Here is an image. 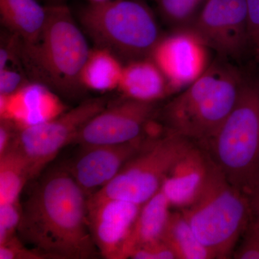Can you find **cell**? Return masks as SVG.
Returning a JSON list of instances; mask_svg holds the SVG:
<instances>
[{"mask_svg": "<svg viewBox=\"0 0 259 259\" xmlns=\"http://www.w3.org/2000/svg\"><path fill=\"white\" fill-rule=\"evenodd\" d=\"M236 259H259V229L248 226L241 245L233 253Z\"/></svg>", "mask_w": 259, "mask_h": 259, "instance_id": "26", "label": "cell"}, {"mask_svg": "<svg viewBox=\"0 0 259 259\" xmlns=\"http://www.w3.org/2000/svg\"><path fill=\"white\" fill-rule=\"evenodd\" d=\"M192 144L164 127L150 132L146 144L117 176L89 197L122 199L142 205L161 190L172 166Z\"/></svg>", "mask_w": 259, "mask_h": 259, "instance_id": "7", "label": "cell"}, {"mask_svg": "<svg viewBox=\"0 0 259 259\" xmlns=\"http://www.w3.org/2000/svg\"><path fill=\"white\" fill-rule=\"evenodd\" d=\"M161 239L174 250L177 259H213L181 210L170 212Z\"/></svg>", "mask_w": 259, "mask_h": 259, "instance_id": "20", "label": "cell"}, {"mask_svg": "<svg viewBox=\"0 0 259 259\" xmlns=\"http://www.w3.org/2000/svg\"><path fill=\"white\" fill-rule=\"evenodd\" d=\"M65 110L59 97L41 83L28 82L11 95H0V120L11 121L18 130L52 120Z\"/></svg>", "mask_w": 259, "mask_h": 259, "instance_id": "14", "label": "cell"}, {"mask_svg": "<svg viewBox=\"0 0 259 259\" xmlns=\"http://www.w3.org/2000/svg\"><path fill=\"white\" fill-rule=\"evenodd\" d=\"M107 104L105 98L90 99L52 120L19 130L10 148L28 161L35 178L64 146L74 143L85 124L105 110Z\"/></svg>", "mask_w": 259, "mask_h": 259, "instance_id": "8", "label": "cell"}, {"mask_svg": "<svg viewBox=\"0 0 259 259\" xmlns=\"http://www.w3.org/2000/svg\"><path fill=\"white\" fill-rule=\"evenodd\" d=\"M123 66L111 51L97 47L90 49L80 73V84L83 88L97 92L117 89Z\"/></svg>", "mask_w": 259, "mask_h": 259, "instance_id": "19", "label": "cell"}, {"mask_svg": "<svg viewBox=\"0 0 259 259\" xmlns=\"http://www.w3.org/2000/svg\"><path fill=\"white\" fill-rule=\"evenodd\" d=\"M249 18V32L251 47L259 49V0H246Z\"/></svg>", "mask_w": 259, "mask_h": 259, "instance_id": "28", "label": "cell"}, {"mask_svg": "<svg viewBox=\"0 0 259 259\" xmlns=\"http://www.w3.org/2000/svg\"><path fill=\"white\" fill-rule=\"evenodd\" d=\"M88 198L67 168L47 172L22 204L19 237L52 259L101 256L89 227Z\"/></svg>", "mask_w": 259, "mask_h": 259, "instance_id": "1", "label": "cell"}, {"mask_svg": "<svg viewBox=\"0 0 259 259\" xmlns=\"http://www.w3.org/2000/svg\"><path fill=\"white\" fill-rule=\"evenodd\" d=\"M247 78L220 58L159 112L165 129L205 147L230 115Z\"/></svg>", "mask_w": 259, "mask_h": 259, "instance_id": "2", "label": "cell"}, {"mask_svg": "<svg viewBox=\"0 0 259 259\" xmlns=\"http://www.w3.org/2000/svg\"><path fill=\"white\" fill-rule=\"evenodd\" d=\"M148 136L149 133L124 144L81 147V153L67 169L90 196L117 176L124 165L143 148Z\"/></svg>", "mask_w": 259, "mask_h": 259, "instance_id": "13", "label": "cell"}, {"mask_svg": "<svg viewBox=\"0 0 259 259\" xmlns=\"http://www.w3.org/2000/svg\"><path fill=\"white\" fill-rule=\"evenodd\" d=\"M191 28L226 60L241 61L252 48L246 0H206Z\"/></svg>", "mask_w": 259, "mask_h": 259, "instance_id": "9", "label": "cell"}, {"mask_svg": "<svg viewBox=\"0 0 259 259\" xmlns=\"http://www.w3.org/2000/svg\"><path fill=\"white\" fill-rule=\"evenodd\" d=\"M171 206L161 190L142 204L122 247L120 259L128 258L131 252L136 248L161 240Z\"/></svg>", "mask_w": 259, "mask_h": 259, "instance_id": "17", "label": "cell"}, {"mask_svg": "<svg viewBox=\"0 0 259 259\" xmlns=\"http://www.w3.org/2000/svg\"><path fill=\"white\" fill-rule=\"evenodd\" d=\"M79 20L97 47L127 62L150 57L162 37L153 12L139 0L90 3Z\"/></svg>", "mask_w": 259, "mask_h": 259, "instance_id": "6", "label": "cell"}, {"mask_svg": "<svg viewBox=\"0 0 259 259\" xmlns=\"http://www.w3.org/2000/svg\"><path fill=\"white\" fill-rule=\"evenodd\" d=\"M162 19L174 29L193 24L206 0H156Z\"/></svg>", "mask_w": 259, "mask_h": 259, "instance_id": "22", "label": "cell"}, {"mask_svg": "<svg viewBox=\"0 0 259 259\" xmlns=\"http://www.w3.org/2000/svg\"><path fill=\"white\" fill-rule=\"evenodd\" d=\"M209 47L194 29H174L162 36L151 59L164 75L171 94L179 93L208 69Z\"/></svg>", "mask_w": 259, "mask_h": 259, "instance_id": "11", "label": "cell"}, {"mask_svg": "<svg viewBox=\"0 0 259 259\" xmlns=\"http://www.w3.org/2000/svg\"><path fill=\"white\" fill-rule=\"evenodd\" d=\"M20 237L15 236L0 245V259H52L50 255L36 248H29Z\"/></svg>", "mask_w": 259, "mask_h": 259, "instance_id": "24", "label": "cell"}, {"mask_svg": "<svg viewBox=\"0 0 259 259\" xmlns=\"http://www.w3.org/2000/svg\"><path fill=\"white\" fill-rule=\"evenodd\" d=\"M117 90L125 98L158 102L171 95L164 75L151 57L124 65Z\"/></svg>", "mask_w": 259, "mask_h": 259, "instance_id": "16", "label": "cell"}, {"mask_svg": "<svg viewBox=\"0 0 259 259\" xmlns=\"http://www.w3.org/2000/svg\"><path fill=\"white\" fill-rule=\"evenodd\" d=\"M180 209L213 259L231 258L249 226L248 196L232 185L212 158L202 189Z\"/></svg>", "mask_w": 259, "mask_h": 259, "instance_id": "4", "label": "cell"}, {"mask_svg": "<svg viewBox=\"0 0 259 259\" xmlns=\"http://www.w3.org/2000/svg\"><path fill=\"white\" fill-rule=\"evenodd\" d=\"M157 102L125 98L107 107L79 131L74 143L81 147L124 144L147 134L158 115Z\"/></svg>", "mask_w": 259, "mask_h": 259, "instance_id": "10", "label": "cell"}, {"mask_svg": "<svg viewBox=\"0 0 259 259\" xmlns=\"http://www.w3.org/2000/svg\"><path fill=\"white\" fill-rule=\"evenodd\" d=\"M141 206L122 199L89 197V227L102 257L120 259Z\"/></svg>", "mask_w": 259, "mask_h": 259, "instance_id": "12", "label": "cell"}, {"mask_svg": "<svg viewBox=\"0 0 259 259\" xmlns=\"http://www.w3.org/2000/svg\"><path fill=\"white\" fill-rule=\"evenodd\" d=\"M204 148L232 185L249 195L259 183V82L246 79L233 110Z\"/></svg>", "mask_w": 259, "mask_h": 259, "instance_id": "5", "label": "cell"}, {"mask_svg": "<svg viewBox=\"0 0 259 259\" xmlns=\"http://www.w3.org/2000/svg\"><path fill=\"white\" fill-rule=\"evenodd\" d=\"M32 179L28 161L14 148H10L0 156V204L20 200L24 187Z\"/></svg>", "mask_w": 259, "mask_h": 259, "instance_id": "21", "label": "cell"}, {"mask_svg": "<svg viewBox=\"0 0 259 259\" xmlns=\"http://www.w3.org/2000/svg\"><path fill=\"white\" fill-rule=\"evenodd\" d=\"M128 258L177 259L174 250L162 239L133 250Z\"/></svg>", "mask_w": 259, "mask_h": 259, "instance_id": "25", "label": "cell"}, {"mask_svg": "<svg viewBox=\"0 0 259 259\" xmlns=\"http://www.w3.org/2000/svg\"><path fill=\"white\" fill-rule=\"evenodd\" d=\"M0 15L5 27L24 44L35 42L47 19V8L37 0H0Z\"/></svg>", "mask_w": 259, "mask_h": 259, "instance_id": "18", "label": "cell"}, {"mask_svg": "<svg viewBox=\"0 0 259 259\" xmlns=\"http://www.w3.org/2000/svg\"><path fill=\"white\" fill-rule=\"evenodd\" d=\"M90 49L86 37L64 5L47 7V19L35 42L20 41L19 56L37 82L60 93L81 87L79 76Z\"/></svg>", "mask_w": 259, "mask_h": 259, "instance_id": "3", "label": "cell"}, {"mask_svg": "<svg viewBox=\"0 0 259 259\" xmlns=\"http://www.w3.org/2000/svg\"><path fill=\"white\" fill-rule=\"evenodd\" d=\"M250 205L249 226L259 229V183L248 195Z\"/></svg>", "mask_w": 259, "mask_h": 259, "instance_id": "30", "label": "cell"}, {"mask_svg": "<svg viewBox=\"0 0 259 259\" xmlns=\"http://www.w3.org/2000/svg\"><path fill=\"white\" fill-rule=\"evenodd\" d=\"M211 157L205 148L192 144L172 166L161 190L171 206L182 208L199 193L208 173Z\"/></svg>", "mask_w": 259, "mask_h": 259, "instance_id": "15", "label": "cell"}, {"mask_svg": "<svg viewBox=\"0 0 259 259\" xmlns=\"http://www.w3.org/2000/svg\"><path fill=\"white\" fill-rule=\"evenodd\" d=\"M27 83L20 71L13 68L0 70V95H11Z\"/></svg>", "mask_w": 259, "mask_h": 259, "instance_id": "27", "label": "cell"}, {"mask_svg": "<svg viewBox=\"0 0 259 259\" xmlns=\"http://www.w3.org/2000/svg\"><path fill=\"white\" fill-rule=\"evenodd\" d=\"M20 200L0 204V245L16 236L22 218Z\"/></svg>", "mask_w": 259, "mask_h": 259, "instance_id": "23", "label": "cell"}, {"mask_svg": "<svg viewBox=\"0 0 259 259\" xmlns=\"http://www.w3.org/2000/svg\"><path fill=\"white\" fill-rule=\"evenodd\" d=\"M90 3H100V2L107 1V0H89Z\"/></svg>", "mask_w": 259, "mask_h": 259, "instance_id": "31", "label": "cell"}, {"mask_svg": "<svg viewBox=\"0 0 259 259\" xmlns=\"http://www.w3.org/2000/svg\"><path fill=\"white\" fill-rule=\"evenodd\" d=\"M18 131V127L11 121L0 120V156H3L11 147Z\"/></svg>", "mask_w": 259, "mask_h": 259, "instance_id": "29", "label": "cell"}, {"mask_svg": "<svg viewBox=\"0 0 259 259\" xmlns=\"http://www.w3.org/2000/svg\"><path fill=\"white\" fill-rule=\"evenodd\" d=\"M255 53H256L257 56H258V59H259V49H257V50H255Z\"/></svg>", "mask_w": 259, "mask_h": 259, "instance_id": "32", "label": "cell"}]
</instances>
